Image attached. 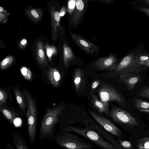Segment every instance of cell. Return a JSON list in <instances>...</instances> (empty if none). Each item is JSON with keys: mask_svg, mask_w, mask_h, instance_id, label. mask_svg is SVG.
Wrapping results in <instances>:
<instances>
[{"mask_svg": "<svg viewBox=\"0 0 149 149\" xmlns=\"http://www.w3.org/2000/svg\"><path fill=\"white\" fill-rule=\"evenodd\" d=\"M143 45L139 44L135 48L129 52L118 63L113 70L95 74V76L106 78L116 77L128 73L139 74L143 69L139 59V54L145 50Z\"/></svg>", "mask_w": 149, "mask_h": 149, "instance_id": "obj_1", "label": "cell"}, {"mask_svg": "<svg viewBox=\"0 0 149 149\" xmlns=\"http://www.w3.org/2000/svg\"><path fill=\"white\" fill-rule=\"evenodd\" d=\"M64 108V106H61L46 110L41 121L39 133V139L41 141L46 139L55 140V127Z\"/></svg>", "mask_w": 149, "mask_h": 149, "instance_id": "obj_2", "label": "cell"}, {"mask_svg": "<svg viewBox=\"0 0 149 149\" xmlns=\"http://www.w3.org/2000/svg\"><path fill=\"white\" fill-rule=\"evenodd\" d=\"M55 140L65 149H92L95 146L69 132L60 131L55 135Z\"/></svg>", "mask_w": 149, "mask_h": 149, "instance_id": "obj_3", "label": "cell"}, {"mask_svg": "<svg viewBox=\"0 0 149 149\" xmlns=\"http://www.w3.org/2000/svg\"><path fill=\"white\" fill-rule=\"evenodd\" d=\"M60 131L75 133L92 141L104 149H118L112 144L110 143L104 139L95 131L87 127L82 128L68 125L61 128Z\"/></svg>", "mask_w": 149, "mask_h": 149, "instance_id": "obj_4", "label": "cell"}, {"mask_svg": "<svg viewBox=\"0 0 149 149\" xmlns=\"http://www.w3.org/2000/svg\"><path fill=\"white\" fill-rule=\"evenodd\" d=\"M98 93L100 100L104 107V112L106 114L109 113V103L110 101L116 102L123 107L125 105V98L113 86L102 82L98 90Z\"/></svg>", "mask_w": 149, "mask_h": 149, "instance_id": "obj_5", "label": "cell"}, {"mask_svg": "<svg viewBox=\"0 0 149 149\" xmlns=\"http://www.w3.org/2000/svg\"><path fill=\"white\" fill-rule=\"evenodd\" d=\"M27 104V133L32 145L34 143L36 138L37 129V113L35 103L30 94L23 90Z\"/></svg>", "mask_w": 149, "mask_h": 149, "instance_id": "obj_6", "label": "cell"}, {"mask_svg": "<svg viewBox=\"0 0 149 149\" xmlns=\"http://www.w3.org/2000/svg\"><path fill=\"white\" fill-rule=\"evenodd\" d=\"M71 38L75 44L89 56H97L99 54V47L81 36L71 31H70Z\"/></svg>", "mask_w": 149, "mask_h": 149, "instance_id": "obj_7", "label": "cell"}, {"mask_svg": "<svg viewBox=\"0 0 149 149\" xmlns=\"http://www.w3.org/2000/svg\"><path fill=\"white\" fill-rule=\"evenodd\" d=\"M88 0H77L75 8L70 15L69 21V26L72 29L77 28L83 20Z\"/></svg>", "mask_w": 149, "mask_h": 149, "instance_id": "obj_8", "label": "cell"}, {"mask_svg": "<svg viewBox=\"0 0 149 149\" xmlns=\"http://www.w3.org/2000/svg\"><path fill=\"white\" fill-rule=\"evenodd\" d=\"M111 117L115 121L130 126L138 125L136 119L129 113L119 108L114 107L110 113Z\"/></svg>", "mask_w": 149, "mask_h": 149, "instance_id": "obj_9", "label": "cell"}, {"mask_svg": "<svg viewBox=\"0 0 149 149\" xmlns=\"http://www.w3.org/2000/svg\"><path fill=\"white\" fill-rule=\"evenodd\" d=\"M119 63L115 54H110L107 56L100 57L95 60L91 67L97 70L111 71L114 70Z\"/></svg>", "mask_w": 149, "mask_h": 149, "instance_id": "obj_10", "label": "cell"}, {"mask_svg": "<svg viewBox=\"0 0 149 149\" xmlns=\"http://www.w3.org/2000/svg\"><path fill=\"white\" fill-rule=\"evenodd\" d=\"M90 113L94 120L106 130L115 136L121 137L120 130L110 120L92 111Z\"/></svg>", "mask_w": 149, "mask_h": 149, "instance_id": "obj_11", "label": "cell"}, {"mask_svg": "<svg viewBox=\"0 0 149 149\" xmlns=\"http://www.w3.org/2000/svg\"><path fill=\"white\" fill-rule=\"evenodd\" d=\"M141 79V75L130 72L120 75L118 81L123 83L127 89L131 91L140 81Z\"/></svg>", "mask_w": 149, "mask_h": 149, "instance_id": "obj_12", "label": "cell"}, {"mask_svg": "<svg viewBox=\"0 0 149 149\" xmlns=\"http://www.w3.org/2000/svg\"><path fill=\"white\" fill-rule=\"evenodd\" d=\"M63 56L64 64L66 68L72 62L75 61L77 58L71 47L66 43H64L63 45Z\"/></svg>", "mask_w": 149, "mask_h": 149, "instance_id": "obj_13", "label": "cell"}, {"mask_svg": "<svg viewBox=\"0 0 149 149\" xmlns=\"http://www.w3.org/2000/svg\"><path fill=\"white\" fill-rule=\"evenodd\" d=\"M10 132L16 149H29L23 138L18 133L15 131H11Z\"/></svg>", "mask_w": 149, "mask_h": 149, "instance_id": "obj_14", "label": "cell"}, {"mask_svg": "<svg viewBox=\"0 0 149 149\" xmlns=\"http://www.w3.org/2000/svg\"><path fill=\"white\" fill-rule=\"evenodd\" d=\"M47 75L51 83L55 87L58 86L61 78L60 73L57 69L51 68L48 71Z\"/></svg>", "mask_w": 149, "mask_h": 149, "instance_id": "obj_15", "label": "cell"}, {"mask_svg": "<svg viewBox=\"0 0 149 149\" xmlns=\"http://www.w3.org/2000/svg\"><path fill=\"white\" fill-rule=\"evenodd\" d=\"M83 71L81 69L77 68L75 69L74 71V81L76 91L79 92L83 79Z\"/></svg>", "mask_w": 149, "mask_h": 149, "instance_id": "obj_16", "label": "cell"}, {"mask_svg": "<svg viewBox=\"0 0 149 149\" xmlns=\"http://www.w3.org/2000/svg\"><path fill=\"white\" fill-rule=\"evenodd\" d=\"M14 91L17 102L20 109L22 111H24L26 108V105L24 94L17 88H15Z\"/></svg>", "mask_w": 149, "mask_h": 149, "instance_id": "obj_17", "label": "cell"}, {"mask_svg": "<svg viewBox=\"0 0 149 149\" xmlns=\"http://www.w3.org/2000/svg\"><path fill=\"white\" fill-rule=\"evenodd\" d=\"M91 97L93 104L99 112L100 113L104 112V106L100 100H99L95 94H92Z\"/></svg>", "mask_w": 149, "mask_h": 149, "instance_id": "obj_18", "label": "cell"}, {"mask_svg": "<svg viewBox=\"0 0 149 149\" xmlns=\"http://www.w3.org/2000/svg\"><path fill=\"white\" fill-rule=\"evenodd\" d=\"M134 102L135 107L138 109H149V102L139 99H135Z\"/></svg>", "mask_w": 149, "mask_h": 149, "instance_id": "obj_19", "label": "cell"}, {"mask_svg": "<svg viewBox=\"0 0 149 149\" xmlns=\"http://www.w3.org/2000/svg\"><path fill=\"white\" fill-rule=\"evenodd\" d=\"M0 110L7 119L12 124L14 125V121L16 117V116L14 113L6 109L3 108H1Z\"/></svg>", "mask_w": 149, "mask_h": 149, "instance_id": "obj_20", "label": "cell"}, {"mask_svg": "<svg viewBox=\"0 0 149 149\" xmlns=\"http://www.w3.org/2000/svg\"><path fill=\"white\" fill-rule=\"evenodd\" d=\"M131 8L133 9L144 13L149 17V8L140 6L133 2L129 3Z\"/></svg>", "mask_w": 149, "mask_h": 149, "instance_id": "obj_21", "label": "cell"}, {"mask_svg": "<svg viewBox=\"0 0 149 149\" xmlns=\"http://www.w3.org/2000/svg\"><path fill=\"white\" fill-rule=\"evenodd\" d=\"M21 74L23 77L26 80L30 81L32 78V73L28 68L22 67L20 69Z\"/></svg>", "mask_w": 149, "mask_h": 149, "instance_id": "obj_22", "label": "cell"}, {"mask_svg": "<svg viewBox=\"0 0 149 149\" xmlns=\"http://www.w3.org/2000/svg\"><path fill=\"white\" fill-rule=\"evenodd\" d=\"M14 58L12 56H8L4 58L0 63V68L2 70L7 68L12 63Z\"/></svg>", "mask_w": 149, "mask_h": 149, "instance_id": "obj_23", "label": "cell"}, {"mask_svg": "<svg viewBox=\"0 0 149 149\" xmlns=\"http://www.w3.org/2000/svg\"><path fill=\"white\" fill-rule=\"evenodd\" d=\"M76 0H69L68 3L67 10L70 15L72 13L76 6Z\"/></svg>", "mask_w": 149, "mask_h": 149, "instance_id": "obj_24", "label": "cell"}, {"mask_svg": "<svg viewBox=\"0 0 149 149\" xmlns=\"http://www.w3.org/2000/svg\"><path fill=\"white\" fill-rule=\"evenodd\" d=\"M138 95L141 97L149 99V87H144L140 90Z\"/></svg>", "mask_w": 149, "mask_h": 149, "instance_id": "obj_25", "label": "cell"}, {"mask_svg": "<svg viewBox=\"0 0 149 149\" xmlns=\"http://www.w3.org/2000/svg\"><path fill=\"white\" fill-rule=\"evenodd\" d=\"M7 95L6 92L1 88L0 89V106L1 107L6 102Z\"/></svg>", "mask_w": 149, "mask_h": 149, "instance_id": "obj_26", "label": "cell"}, {"mask_svg": "<svg viewBox=\"0 0 149 149\" xmlns=\"http://www.w3.org/2000/svg\"><path fill=\"white\" fill-rule=\"evenodd\" d=\"M140 62L146 61L149 59V53L146 52L145 50L140 53L139 55Z\"/></svg>", "mask_w": 149, "mask_h": 149, "instance_id": "obj_27", "label": "cell"}, {"mask_svg": "<svg viewBox=\"0 0 149 149\" xmlns=\"http://www.w3.org/2000/svg\"><path fill=\"white\" fill-rule=\"evenodd\" d=\"M133 2L140 6L149 8V0H134Z\"/></svg>", "mask_w": 149, "mask_h": 149, "instance_id": "obj_28", "label": "cell"}, {"mask_svg": "<svg viewBox=\"0 0 149 149\" xmlns=\"http://www.w3.org/2000/svg\"><path fill=\"white\" fill-rule=\"evenodd\" d=\"M118 141L121 146L125 149H132V146L130 142L120 139Z\"/></svg>", "mask_w": 149, "mask_h": 149, "instance_id": "obj_29", "label": "cell"}, {"mask_svg": "<svg viewBox=\"0 0 149 149\" xmlns=\"http://www.w3.org/2000/svg\"><path fill=\"white\" fill-rule=\"evenodd\" d=\"M138 149H149V140L138 143Z\"/></svg>", "mask_w": 149, "mask_h": 149, "instance_id": "obj_30", "label": "cell"}, {"mask_svg": "<svg viewBox=\"0 0 149 149\" xmlns=\"http://www.w3.org/2000/svg\"><path fill=\"white\" fill-rule=\"evenodd\" d=\"M100 81L99 79L94 80L92 83L91 86V93L92 94L94 90L98 86Z\"/></svg>", "mask_w": 149, "mask_h": 149, "instance_id": "obj_31", "label": "cell"}, {"mask_svg": "<svg viewBox=\"0 0 149 149\" xmlns=\"http://www.w3.org/2000/svg\"><path fill=\"white\" fill-rule=\"evenodd\" d=\"M91 1H98L105 4H111L113 3V0H91Z\"/></svg>", "mask_w": 149, "mask_h": 149, "instance_id": "obj_32", "label": "cell"}, {"mask_svg": "<svg viewBox=\"0 0 149 149\" xmlns=\"http://www.w3.org/2000/svg\"><path fill=\"white\" fill-rule=\"evenodd\" d=\"M67 10L66 8L65 7H63L59 13L60 16L61 17L63 16L66 13Z\"/></svg>", "mask_w": 149, "mask_h": 149, "instance_id": "obj_33", "label": "cell"}, {"mask_svg": "<svg viewBox=\"0 0 149 149\" xmlns=\"http://www.w3.org/2000/svg\"><path fill=\"white\" fill-rule=\"evenodd\" d=\"M54 18L55 20L58 23L60 19V16L59 15V13L58 12H55L54 15Z\"/></svg>", "mask_w": 149, "mask_h": 149, "instance_id": "obj_34", "label": "cell"}, {"mask_svg": "<svg viewBox=\"0 0 149 149\" xmlns=\"http://www.w3.org/2000/svg\"><path fill=\"white\" fill-rule=\"evenodd\" d=\"M31 13L32 15L35 18H38L39 15L37 12L35 10H32L31 11Z\"/></svg>", "mask_w": 149, "mask_h": 149, "instance_id": "obj_35", "label": "cell"}, {"mask_svg": "<svg viewBox=\"0 0 149 149\" xmlns=\"http://www.w3.org/2000/svg\"><path fill=\"white\" fill-rule=\"evenodd\" d=\"M47 54L48 56L50 57L52 54V52L51 49L49 47H48L47 48Z\"/></svg>", "mask_w": 149, "mask_h": 149, "instance_id": "obj_36", "label": "cell"}, {"mask_svg": "<svg viewBox=\"0 0 149 149\" xmlns=\"http://www.w3.org/2000/svg\"><path fill=\"white\" fill-rule=\"evenodd\" d=\"M140 64L142 65L149 67V59L146 61L141 62Z\"/></svg>", "mask_w": 149, "mask_h": 149, "instance_id": "obj_37", "label": "cell"}, {"mask_svg": "<svg viewBox=\"0 0 149 149\" xmlns=\"http://www.w3.org/2000/svg\"><path fill=\"white\" fill-rule=\"evenodd\" d=\"M6 149H14V148L11 144L10 142L8 144Z\"/></svg>", "mask_w": 149, "mask_h": 149, "instance_id": "obj_38", "label": "cell"}, {"mask_svg": "<svg viewBox=\"0 0 149 149\" xmlns=\"http://www.w3.org/2000/svg\"><path fill=\"white\" fill-rule=\"evenodd\" d=\"M21 44L23 45H26L27 43V41L26 39H23L21 42Z\"/></svg>", "mask_w": 149, "mask_h": 149, "instance_id": "obj_39", "label": "cell"}, {"mask_svg": "<svg viewBox=\"0 0 149 149\" xmlns=\"http://www.w3.org/2000/svg\"><path fill=\"white\" fill-rule=\"evenodd\" d=\"M139 111L141 112H145L149 113V109H141Z\"/></svg>", "mask_w": 149, "mask_h": 149, "instance_id": "obj_40", "label": "cell"}, {"mask_svg": "<svg viewBox=\"0 0 149 149\" xmlns=\"http://www.w3.org/2000/svg\"><path fill=\"white\" fill-rule=\"evenodd\" d=\"M3 10V8L1 7H0V12H1Z\"/></svg>", "mask_w": 149, "mask_h": 149, "instance_id": "obj_41", "label": "cell"}]
</instances>
